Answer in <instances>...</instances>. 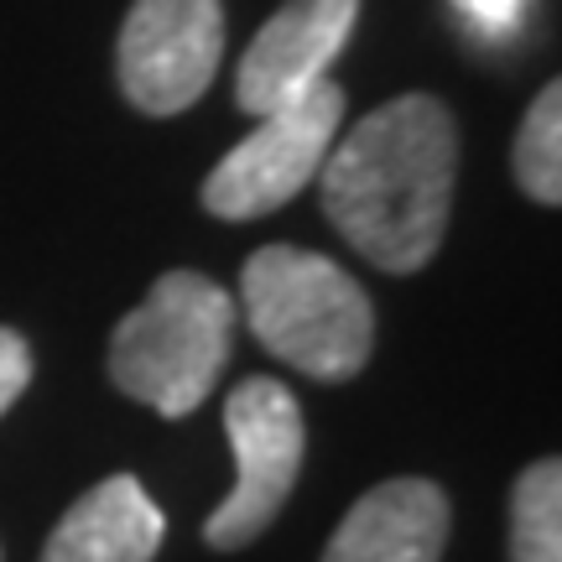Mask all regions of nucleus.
<instances>
[{
  "instance_id": "nucleus-6",
  "label": "nucleus",
  "mask_w": 562,
  "mask_h": 562,
  "mask_svg": "<svg viewBox=\"0 0 562 562\" xmlns=\"http://www.w3.org/2000/svg\"><path fill=\"white\" fill-rule=\"evenodd\" d=\"M224 58L220 0H136L121 26V89L140 115H182Z\"/></svg>"
},
{
  "instance_id": "nucleus-1",
  "label": "nucleus",
  "mask_w": 562,
  "mask_h": 562,
  "mask_svg": "<svg viewBox=\"0 0 562 562\" xmlns=\"http://www.w3.org/2000/svg\"><path fill=\"white\" fill-rule=\"evenodd\" d=\"M459 178V125L432 94L370 110L323 157V220L381 271H422L438 256Z\"/></svg>"
},
{
  "instance_id": "nucleus-10",
  "label": "nucleus",
  "mask_w": 562,
  "mask_h": 562,
  "mask_svg": "<svg viewBox=\"0 0 562 562\" xmlns=\"http://www.w3.org/2000/svg\"><path fill=\"white\" fill-rule=\"evenodd\" d=\"M510 562H562V463L537 459L510 490Z\"/></svg>"
},
{
  "instance_id": "nucleus-12",
  "label": "nucleus",
  "mask_w": 562,
  "mask_h": 562,
  "mask_svg": "<svg viewBox=\"0 0 562 562\" xmlns=\"http://www.w3.org/2000/svg\"><path fill=\"white\" fill-rule=\"evenodd\" d=\"M448 5H453V16H459L474 37H490V42L516 37L526 11H531V0H448Z\"/></svg>"
},
{
  "instance_id": "nucleus-11",
  "label": "nucleus",
  "mask_w": 562,
  "mask_h": 562,
  "mask_svg": "<svg viewBox=\"0 0 562 562\" xmlns=\"http://www.w3.org/2000/svg\"><path fill=\"white\" fill-rule=\"evenodd\" d=\"M516 182L531 203L558 209L562 199V83H547L516 131Z\"/></svg>"
},
{
  "instance_id": "nucleus-2",
  "label": "nucleus",
  "mask_w": 562,
  "mask_h": 562,
  "mask_svg": "<svg viewBox=\"0 0 562 562\" xmlns=\"http://www.w3.org/2000/svg\"><path fill=\"white\" fill-rule=\"evenodd\" d=\"M240 313L266 355L313 381H355L375 349L364 286L328 256L266 245L240 271Z\"/></svg>"
},
{
  "instance_id": "nucleus-8",
  "label": "nucleus",
  "mask_w": 562,
  "mask_h": 562,
  "mask_svg": "<svg viewBox=\"0 0 562 562\" xmlns=\"http://www.w3.org/2000/svg\"><path fill=\"white\" fill-rule=\"evenodd\" d=\"M448 495L432 480H391L349 505L323 562H438L448 547Z\"/></svg>"
},
{
  "instance_id": "nucleus-5",
  "label": "nucleus",
  "mask_w": 562,
  "mask_h": 562,
  "mask_svg": "<svg viewBox=\"0 0 562 562\" xmlns=\"http://www.w3.org/2000/svg\"><path fill=\"white\" fill-rule=\"evenodd\" d=\"M344 121V89L318 83L307 100L261 115V125L203 178V209L220 220H261L318 178Z\"/></svg>"
},
{
  "instance_id": "nucleus-13",
  "label": "nucleus",
  "mask_w": 562,
  "mask_h": 562,
  "mask_svg": "<svg viewBox=\"0 0 562 562\" xmlns=\"http://www.w3.org/2000/svg\"><path fill=\"white\" fill-rule=\"evenodd\" d=\"M26 381H32V344L16 328H0V417L16 406Z\"/></svg>"
},
{
  "instance_id": "nucleus-9",
  "label": "nucleus",
  "mask_w": 562,
  "mask_h": 562,
  "mask_svg": "<svg viewBox=\"0 0 562 562\" xmlns=\"http://www.w3.org/2000/svg\"><path fill=\"white\" fill-rule=\"evenodd\" d=\"M167 521L136 474H110L68 505L42 547V562H151Z\"/></svg>"
},
{
  "instance_id": "nucleus-3",
  "label": "nucleus",
  "mask_w": 562,
  "mask_h": 562,
  "mask_svg": "<svg viewBox=\"0 0 562 562\" xmlns=\"http://www.w3.org/2000/svg\"><path fill=\"white\" fill-rule=\"evenodd\" d=\"M235 318V297L214 277L167 271L151 281L136 313L115 323L110 381L161 417H188L209 402L220 370L229 364Z\"/></svg>"
},
{
  "instance_id": "nucleus-7",
  "label": "nucleus",
  "mask_w": 562,
  "mask_h": 562,
  "mask_svg": "<svg viewBox=\"0 0 562 562\" xmlns=\"http://www.w3.org/2000/svg\"><path fill=\"white\" fill-rule=\"evenodd\" d=\"M355 21H360V0H286L240 58L235 100L245 115L261 121L328 83V68L344 53Z\"/></svg>"
},
{
  "instance_id": "nucleus-4",
  "label": "nucleus",
  "mask_w": 562,
  "mask_h": 562,
  "mask_svg": "<svg viewBox=\"0 0 562 562\" xmlns=\"http://www.w3.org/2000/svg\"><path fill=\"white\" fill-rule=\"evenodd\" d=\"M224 432L235 453V490L203 521V537L220 552H240L281 516L302 474V406L271 375H250L224 402Z\"/></svg>"
}]
</instances>
